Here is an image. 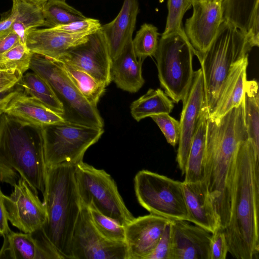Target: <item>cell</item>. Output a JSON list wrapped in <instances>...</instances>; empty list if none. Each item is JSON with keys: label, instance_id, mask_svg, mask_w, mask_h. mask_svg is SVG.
<instances>
[{"label": "cell", "instance_id": "cell-5", "mask_svg": "<svg viewBox=\"0 0 259 259\" xmlns=\"http://www.w3.org/2000/svg\"><path fill=\"white\" fill-rule=\"evenodd\" d=\"M246 34L223 20L207 49L195 55L202 71L204 108L207 116L212 112L221 89L233 66L248 56L252 49Z\"/></svg>", "mask_w": 259, "mask_h": 259}, {"label": "cell", "instance_id": "cell-6", "mask_svg": "<svg viewBox=\"0 0 259 259\" xmlns=\"http://www.w3.org/2000/svg\"><path fill=\"white\" fill-rule=\"evenodd\" d=\"M194 50L184 29L161 35L153 56L156 61L160 86L171 100H185L190 89L194 72Z\"/></svg>", "mask_w": 259, "mask_h": 259}, {"label": "cell", "instance_id": "cell-3", "mask_svg": "<svg viewBox=\"0 0 259 259\" xmlns=\"http://www.w3.org/2000/svg\"><path fill=\"white\" fill-rule=\"evenodd\" d=\"M41 127L3 113L0 115V182L20 178L44 194L47 173Z\"/></svg>", "mask_w": 259, "mask_h": 259}, {"label": "cell", "instance_id": "cell-1", "mask_svg": "<svg viewBox=\"0 0 259 259\" xmlns=\"http://www.w3.org/2000/svg\"><path fill=\"white\" fill-rule=\"evenodd\" d=\"M246 139L243 101L220 118L207 117L203 181L223 230L230 217L237 151L240 143Z\"/></svg>", "mask_w": 259, "mask_h": 259}, {"label": "cell", "instance_id": "cell-41", "mask_svg": "<svg viewBox=\"0 0 259 259\" xmlns=\"http://www.w3.org/2000/svg\"><path fill=\"white\" fill-rule=\"evenodd\" d=\"M22 75L17 70L0 69V93L15 85Z\"/></svg>", "mask_w": 259, "mask_h": 259}, {"label": "cell", "instance_id": "cell-47", "mask_svg": "<svg viewBox=\"0 0 259 259\" xmlns=\"http://www.w3.org/2000/svg\"><path fill=\"white\" fill-rule=\"evenodd\" d=\"M188 1L192 5L193 3H195L205 1L206 0H188Z\"/></svg>", "mask_w": 259, "mask_h": 259}, {"label": "cell", "instance_id": "cell-42", "mask_svg": "<svg viewBox=\"0 0 259 259\" xmlns=\"http://www.w3.org/2000/svg\"><path fill=\"white\" fill-rule=\"evenodd\" d=\"M21 90L22 89L17 83L14 87L0 93V115L4 112L6 106L12 98Z\"/></svg>", "mask_w": 259, "mask_h": 259}, {"label": "cell", "instance_id": "cell-13", "mask_svg": "<svg viewBox=\"0 0 259 259\" xmlns=\"http://www.w3.org/2000/svg\"><path fill=\"white\" fill-rule=\"evenodd\" d=\"M13 188L10 195L3 194L9 221L24 233H31L42 228L46 221L47 213L38 192L22 178Z\"/></svg>", "mask_w": 259, "mask_h": 259}, {"label": "cell", "instance_id": "cell-43", "mask_svg": "<svg viewBox=\"0 0 259 259\" xmlns=\"http://www.w3.org/2000/svg\"><path fill=\"white\" fill-rule=\"evenodd\" d=\"M3 193L0 188V233L1 236L7 234L10 230L8 218L3 199Z\"/></svg>", "mask_w": 259, "mask_h": 259}, {"label": "cell", "instance_id": "cell-34", "mask_svg": "<svg viewBox=\"0 0 259 259\" xmlns=\"http://www.w3.org/2000/svg\"><path fill=\"white\" fill-rule=\"evenodd\" d=\"M32 54L26 44L19 42L0 55V69L17 70L23 74L29 69Z\"/></svg>", "mask_w": 259, "mask_h": 259}, {"label": "cell", "instance_id": "cell-4", "mask_svg": "<svg viewBox=\"0 0 259 259\" xmlns=\"http://www.w3.org/2000/svg\"><path fill=\"white\" fill-rule=\"evenodd\" d=\"M75 168L68 163L47 167L42 194L47 219L42 229L63 258L72 259L71 239L81 206Z\"/></svg>", "mask_w": 259, "mask_h": 259}, {"label": "cell", "instance_id": "cell-24", "mask_svg": "<svg viewBox=\"0 0 259 259\" xmlns=\"http://www.w3.org/2000/svg\"><path fill=\"white\" fill-rule=\"evenodd\" d=\"M248 57H244L233 66L222 85L213 110L207 117L220 118L242 103L247 80Z\"/></svg>", "mask_w": 259, "mask_h": 259}, {"label": "cell", "instance_id": "cell-38", "mask_svg": "<svg viewBox=\"0 0 259 259\" xmlns=\"http://www.w3.org/2000/svg\"><path fill=\"white\" fill-rule=\"evenodd\" d=\"M101 26L98 20L87 17L84 19L72 21L51 28L65 33L78 34L92 33L100 29Z\"/></svg>", "mask_w": 259, "mask_h": 259}, {"label": "cell", "instance_id": "cell-21", "mask_svg": "<svg viewBox=\"0 0 259 259\" xmlns=\"http://www.w3.org/2000/svg\"><path fill=\"white\" fill-rule=\"evenodd\" d=\"M139 11L138 0H124L121 10L111 22L101 26L111 60L117 57L133 38Z\"/></svg>", "mask_w": 259, "mask_h": 259}, {"label": "cell", "instance_id": "cell-32", "mask_svg": "<svg viewBox=\"0 0 259 259\" xmlns=\"http://www.w3.org/2000/svg\"><path fill=\"white\" fill-rule=\"evenodd\" d=\"M45 26L52 28L87 17L65 0H49L41 6Z\"/></svg>", "mask_w": 259, "mask_h": 259}, {"label": "cell", "instance_id": "cell-14", "mask_svg": "<svg viewBox=\"0 0 259 259\" xmlns=\"http://www.w3.org/2000/svg\"><path fill=\"white\" fill-rule=\"evenodd\" d=\"M204 107V85L201 68L194 72L189 93L183 102L181 114L180 134L176 157L182 175L185 169L192 139Z\"/></svg>", "mask_w": 259, "mask_h": 259}, {"label": "cell", "instance_id": "cell-18", "mask_svg": "<svg viewBox=\"0 0 259 259\" xmlns=\"http://www.w3.org/2000/svg\"><path fill=\"white\" fill-rule=\"evenodd\" d=\"M0 259H62L46 236L42 229L31 233L11 230L4 235Z\"/></svg>", "mask_w": 259, "mask_h": 259}, {"label": "cell", "instance_id": "cell-45", "mask_svg": "<svg viewBox=\"0 0 259 259\" xmlns=\"http://www.w3.org/2000/svg\"><path fill=\"white\" fill-rule=\"evenodd\" d=\"M252 48L259 45V15L257 14L253 19L251 27L246 34Z\"/></svg>", "mask_w": 259, "mask_h": 259}, {"label": "cell", "instance_id": "cell-36", "mask_svg": "<svg viewBox=\"0 0 259 259\" xmlns=\"http://www.w3.org/2000/svg\"><path fill=\"white\" fill-rule=\"evenodd\" d=\"M192 4L188 0H168V14L165 29L162 35H166L183 29L182 20Z\"/></svg>", "mask_w": 259, "mask_h": 259}, {"label": "cell", "instance_id": "cell-33", "mask_svg": "<svg viewBox=\"0 0 259 259\" xmlns=\"http://www.w3.org/2000/svg\"><path fill=\"white\" fill-rule=\"evenodd\" d=\"M159 33L156 27L144 23L133 39V45L137 57L144 61L147 57L154 56L158 44Z\"/></svg>", "mask_w": 259, "mask_h": 259}, {"label": "cell", "instance_id": "cell-19", "mask_svg": "<svg viewBox=\"0 0 259 259\" xmlns=\"http://www.w3.org/2000/svg\"><path fill=\"white\" fill-rule=\"evenodd\" d=\"M72 34L51 28L31 30L26 45L32 53L57 60L68 49L85 41L90 34Z\"/></svg>", "mask_w": 259, "mask_h": 259}, {"label": "cell", "instance_id": "cell-39", "mask_svg": "<svg viewBox=\"0 0 259 259\" xmlns=\"http://www.w3.org/2000/svg\"><path fill=\"white\" fill-rule=\"evenodd\" d=\"M228 252V246L224 230L219 228L211 234L210 259H225Z\"/></svg>", "mask_w": 259, "mask_h": 259}, {"label": "cell", "instance_id": "cell-10", "mask_svg": "<svg viewBox=\"0 0 259 259\" xmlns=\"http://www.w3.org/2000/svg\"><path fill=\"white\" fill-rule=\"evenodd\" d=\"M44 156L47 167L83 161L87 150L104 133L103 128L64 121L41 127Z\"/></svg>", "mask_w": 259, "mask_h": 259}, {"label": "cell", "instance_id": "cell-48", "mask_svg": "<svg viewBox=\"0 0 259 259\" xmlns=\"http://www.w3.org/2000/svg\"><path fill=\"white\" fill-rule=\"evenodd\" d=\"M209 2H222V0H206Z\"/></svg>", "mask_w": 259, "mask_h": 259}, {"label": "cell", "instance_id": "cell-2", "mask_svg": "<svg viewBox=\"0 0 259 259\" xmlns=\"http://www.w3.org/2000/svg\"><path fill=\"white\" fill-rule=\"evenodd\" d=\"M258 162L250 141H242L234 164L230 219L223 230L228 251L237 259L258 257Z\"/></svg>", "mask_w": 259, "mask_h": 259}, {"label": "cell", "instance_id": "cell-15", "mask_svg": "<svg viewBox=\"0 0 259 259\" xmlns=\"http://www.w3.org/2000/svg\"><path fill=\"white\" fill-rule=\"evenodd\" d=\"M192 7V14L186 20L184 30L196 55L207 49L224 19L222 2H199Z\"/></svg>", "mask_w": 259, "mask_h": 259}, {"label": "cell", "instance_id": "cell-20", "mask_svg": "<svg viewBox=\"0 0 259 259\" xmlns=\"http://www.w3.org/2000/svg\"><path fill=\"white\" fill-rule=\"evenodd\" d=\"M182 183L190 222L211 234L221 228L205 182Z\"/></svg>", "mask_w": 259, "mask_h": 259}, {"label": "cell", "instance_id": "cell-28", "mask_svg": "<svg viewBox=\"0 0 259 259\" xmlns=\"http://www.w3.org/2000/svg\"><path fill=\"white\" fill-rule=\"evenodd\" d=\"M174 107V102L160 89H150L131 104V113L137 121L147 117L162 113L169 114Z\"/></svg>", "mask_w": 259, "mask_h": 259}, {"label": "cell", "instance_id": "cell-17", "mask_svg": "<svg viewBox=\"0 0 259 259\" xmlns=\"http://www.w3.org/2000/svg\"><path fill=\"white\" fill-rule=\"evenodd\" d=\"M169 259H210L211 234L185 221H171Z\"/></svg>", "mask_w": 259, "mask_h": 259}, {"label": "cell", "instance_id": "cell-7", "mask_svg": "<svg viewBox=\"0 0 259 259\" xmlns=\"http://www.w3.org/2000/svg\"><path fill=\"white\" fill-rule=\"evenodd\" d=\"M29 69L44 78L61 103L65 121L103 128L97 106L90 104L73 83L59 61L33 53Z\"/></svg>", "mask_w": 259, "mask_h": 259}, {"label": "cell", "instance_id": "cell-35", "mask_svg": "<svg viewBox=\"0 0 259 259\" xmlns=\"http://www.w3.org/2000/svg\"><path fill=\"white\" fill-rule=\"evenodd\" d=\"M88 208L93 224L104 237L114 242H125V227L95 208Z\"/></svg>", "mask_w": 259, "mask_h": 259}, {"label": "cell", "instance_id": "cell-31", "mask_svg": "<svg viewBox=\"0 0 259 259\" xmlns=\"http://www.w3.org/2000/svg\"><path fill=\"white\" fill-rule=\"evenodd\" d=\"M59 62L83 97L92 105L97 106L105 91L106 85L82 70L70 64Z\"/></svg>", "mask_w": 259, "mask_h": 259}, {"label": "cell", "instance_id": "cell-26", "mask_svg": "<svg viewBox=\"0 0 259 259\" xmlns=\"http://www.w3.org/2000/svg\"><path fill=\"white\" fill-rule=\"evenodd\" d=\"M11 11L14 17L12 31L19 37L20 42L26 44L29 32L38 27L45 26L41 6L35 5L27 0H12Z\"/></svg>", "mask_w": 259, "mask_h": 259}, {"label": "cell", "instance_id": "cell-30", "mask_svg": "<svg viewBox=\"0 0 259 259\" xmlns=\"http://www.w3.org/2000/svg\"><path fill=\"white\" fill-rule=\"evenodd\" d=\"M243 101L248 140L259 156V94L255 79L246 80Z\"/></svg>", "mask_w": 259, "mask_h": 259}, {"label": "cell", "instance_id": "cell-12", "mask_svg": "<svg viewBox=\"0 0 259 259\" xmlns=\"http://www.w3.org/2000/svg\"><path fill=\"white\" fill-rule=\"evenodd\" d=\"M56 61L70 64L82 70L106 87L111 81L112 60L101 28L90 34L85 41L67 50Z\"/></svg>", "mask_w": 259, "mask_h": 259}, {"label": "cell", "instance_id": "cell-23", "mask_svg": "<svg viewBox=\"0 0 259 259\" xmlns=\"http://www.w3.org/2000/svg\"><path fill=\"white\" fill-rule=\"evenodd\" d=\"M143 61L139 59L134 52L133 38L111 65V78L119 89L130 93L137 92L144 85L142 66Z\"/></svg>", "mask_w": 259, "mask_h": 259}, {"label": "cell", "instance_id": "cell-16", "mask_svg": "<svg viewBox=\"0 0 259 259\" xmlns=\"http://www.w3.org/2000/svg\"><path fill=\"white\" fill-rule=\"evenodd\" d=\"M170 221L151 213L134 218L125 226L127 259H147Z\"/></svg>", "mask_w": 259, "mask_h": 259}, {"label": "cell", "instance_id": "cell-37", "mask_svg": "<svg viewBox=\"0 0 259 259\" xmlns=\"http://www.w3.org/2000/svg\"><path fill=\"white\" fill-rule=\"evenodd\" d=\"M150 117L158 126L167 143L173 147L176 146L180 138L179 121L167 113L155 115Z\"/></svg>", "mask_w": 259, "mask_h": 259}, {"label": "cell", "instance_id": "cell-8", "mask_svg": "<svg viewBox=\"0 0 259 259\" xmlns=\"http://www.w3.org/2000/svg\"><path fill=\"white\" fill-rule=\"evenodd\" d=\"M75 179L81 202L125 227L134 217L126 207L117 185L103 169L83 161L76 165Z\"/></svg>", "mask_w": 259, "mask_h": 259}, {"label": "cell", "instance_id": "cell-40", "mask_svg": "<svg viewBox=\"0 0 259 259\" xmlns=\"http://www.w3.org/2000/svg\"><path fill=\"white\" fill-rule=\"evenodd\" d=\"M171 221L166 225L157 244L147 259H169L170 249Z\"/></svg>", "mask_w": 259, "mask_h": 259}, {"label": "cell", "instance_id": "cell-22", "mask_svg": "<svg viewBox=\"0 0 259 259\" xmlns=\"http://www.w3.org/2000/svg\"><path fill=\"white\" fill-rule=\"evenodd\" d=\"M4 113L28 124L40 127L65 121L61 115L27 95L23 90L12 98Z\"/></svg>", "mask_w": 259, "mask_h": 259}, {"label": "cell", "instance_id": "cell-49", "mask_svg": "<svg viewBox=\"0 0 259 259\" xmlns=\"http://www.w3.org/2000/svg\"><path fill=\"white\" fill-rule=\"evenodd\" d=\"M0 236H1V233H0Z\"/></svg>", "mask_w": 259, "mask_h": 259}, {"label": "cell", "instance_id": "cell-27", "mask_svg": "<svg viewBox=\"0 0 259 259\" xmlns=\"http://www.w3.org/2000/svg\"><path fill=\"white\" fill-rule=\"evenodd\" d=\"M27 95L61 115L63 107L48 82L41 76L31 71L24 73L17 83Z\"/></svg>", "mask_w": 259, "mask_h": 259}, {"label": "cell", "instance_id": "cell-25", "mask_svg": "<svg viewBox=\"0 0 259 259\" xmlns=\"http://www.w3.org/2000/svg\"><path fill=\"white\" fill-rule=\"evenodd\" d=\"M207 114L203 107L187 160L184 182L203 181Z\"/></svg>", "mask_w": 259, "mask_h": 259}, {"label": "cell", "instance_id": "cell-29", "mask_svg": "<svg viewBox=\"0 0 259 259\" xmlns=\"http://www.w3.org/2000/svg\"><path fill=\"white\" fill-rule=\"evenodd\" d=\"M259 0H222L224 20L247 34L258 14Z\"/></svg>", "mask_w": 259, "mask_h": 259}, {"label": "cell", "instance_id": "cell-11", "mask_svg": "<svg viewBox=\"0 0 259 259\" xmlns=\"http://www.w3.org/2000/svg\"><path fill=\"white\" fill-rule=\"evenodd\" d=\"M72 259H127L125 242L104 237L93 224L87 206L81 203L71 239Z\"/></svg>", "mask_w": 259, "mask_h": 259}, {"label": "cell", "instance_id": "cell-46", "mask_svg": "<svg viewBox=\"0 0 259 259\" xmlns=\"http://www.w3.org/2000/svg\"><path fill=\"white\" fill-rule=\"evenodd\" d=\"M29 2L38 5V6H41L42 4H44L46 2L48 1L49 0H27Z\"/></svg>", "mask_w": 259, "mask_h": 259}, {"label": "cell", "instance_id": "cell-44", "mask_svg": "<svg viewBox=\"0 0 259 259\" xmlns=\"http://www.w3.org/2000/svg\"><path fill=\"white\" fill-rule=\"evenodd\" d=\"M20 42L18 36L12 31L0 38V55L10 50Z\"/></svg>", "mask_w": 259, "mask_h": 259}, {"label": "cell", "instance_id": "cell-9", "mask_svg": "<svg viewBox=\"0 0 259 259\" xmlns=\"http://www.w3.org/2000/svg\"><path fill=\"white\" fill-rule=\"evenodd\" d=\"M134 189L138 202L150 213L190 222L182 182L144 169L134 178Z\"/></svg>", "mask_w": 259, "mask_h": 259}]
</instances>
